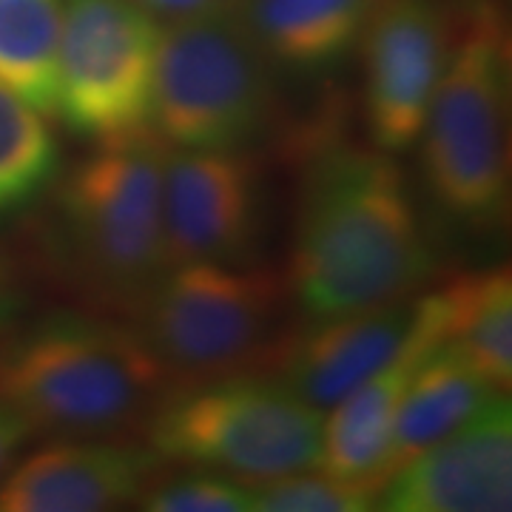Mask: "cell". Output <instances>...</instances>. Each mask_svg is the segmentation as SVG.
Here are the masks:
<instances>
[{
  "label": "cell",
  "instance_id": "cell-1",
  "mask_svg": "<svg viewBox=\"0 0 512 512\" xmlns=\"http://www.w3.org/2000/svg\"><path fill=\"white\" fill-rule=\"evenodd\" d=\"M291 148L299 185L285 285L305 322L416 296L436 254L402 165L339 137L336 114L299 128Z\"/></svg>",
  "mask_w": 512,
  "mask_h": 512
},
{
  "label": "cell",
  "instance_id": "cell-2",
  "mask_svg": "<svg viewBox=\"0 0 512 512\" xmlns=\"http://www.w3.org/2000/svg\"><path fill=\"white\" fill-rule=\"evenodd\" d=\"M165 140L151 131L103 140L46 191L37 256L60 288L126 316L168 271L163 234Z\"/></svg>",
  "mask_w": 512,
  "mask_h": 512
},
{
  "label": "cell",
  "instance_id": "cell-3",
  "mask_svg": "<svg viewBox=\"0 0 512 512\" xmlns=\"http://www.w3.org/2000/svg\"><path fill=\"white\" fill-rule=\"evenodd\" d=\"M171 382L126 319L57 311L0 345V399L35 433L114 439L143 430Z\"/></svg>",
  "mask_w": 512,
  "mask_h": 512
},
{
  "label": "cell",
  "instance_id": "cell-4",
  "mask_svg": "<svg viewBox=\"0 0 512 512\" xmlns=\"http://www.w3.org/2000/svg\"><path fill=\"white\" fill-rule=\"evenodd\" d=\"M421 128V183L447 231L484 237L510 214V35L470 0Z\"/></svg>",
  "mask_w": 512,
  "mask_h": 512
},
{
  "label": "cell",
  "instance_id": "cell-5",
  "mask_svg": "<svg viewBox=\"0 0 512 512\" xmlns=\"http://www.w3.org/2000/svg\"><path fill=\"white\" fill-rule=\"evenodd\" d=\"M276 120L274 60L242 0L165 23L151 92V123L165 146L254 148Z\"/></svg>",
  "mask_w": 512,
  "mask_h": 512
},
{
  "label": "cell",
  "instance_id": "cell-6",
  "mask_svg": "<svg viewBox=\"0 0 512 512\" xmlns=\"http://www.w3.org/2000/svg\"><path fill=\"white\" fill-rule=\"evenodd\" d=\"M143 433L165 464L262 484L319 467L325 419L274 373H234L171 387Z\"/></svg>",
  "mask_w": 512,
  "mask_h": 512
},
{
  "label": "cell",
  "instance_id": "cell-7",
  "mask_svg": "<svg viewBox=\"0 0 512 512\" xmlns=\"http://www.w3.org/2000/svg\"><path fill=\"white\" fill-rule=\"evenodd\" d=\"M288 285L265 265H171L123 316L171 387L268 373Z\"/></svg>",
  "mask_w": 512,
  "mask_h": 512
},
{
  "label": "cell",
  "instance_id": "cell-8",
  "mask_svg": "<svg viewBox=\"0 0 512 512\" xmlns=\"http://www.w3.org/2000/svg\"><path fill=\"white\" fill-rule=\"evenodd\" d=\"M160 32L137 0H63L52 114L97 143L148 128Z\"/></svg>",
  "mask_w": 512,
  "mask_h": 512
},
{
  "label": "cell",
  "instance_id": "cell-9",
  "mask_svg": "<svg viewBox=\"0 0 512 512\" xmlns=\"http://www.w3.org/2000/svg\"><path fill=\"white\" fill-rule=\"evenodd\" d=\"M271 183L251 148L165 154L163 234L171 265H254L268 237Z\"/></svg>",
  "mask_w": 512,
  "mask_h": 512
},
{
  "label": "cell",
  "instance_id": "cell-10",
  "mask_svg": "<svg viewBox=\"0 0 512 512\" xmlns=\"http://www.w3.org/2000/svg\"><path fill=\"white\" fill-rule=\"evenodd\" d=\"M453 0H373L362 26V97L370 143L402 154L421 128L461 32Z\"/></svg>",
  "mask_w": 512,
  "mask_h": 512
},
{
  "label": "cell",
  "instance_id": "cell-11",
  "mask_svg": "<svg viewBox=\"0 0 512 512\" xmlns=\"http://www.w3.org/2000/svg\"><path fill=\"white\" fill-rule=\"evenodd\" d=\"M390 512H507L512 507V410L495 393L467 424L410 458L382 484Z\"/></svg>",
  "mask_w": 512,
  "mask_h": 512
},
{
  "label": "cell",
  "instance_id": "cell-12",
  "mask_svg": "<svg viewBox=\"0 0 512 512\" xmlns=\"http://www.w3.org/2000/svg\"><path fill=\"white\" fill-rule=\"evenodd\" d=\"M151 447L97 439L55 441L0 476V512H103L137 501L163 473Z\"/></svg>",
  "mask_w": 512,
  "mask_h": 512
},
{
  "label": "cell",
  "instance_id": "cell-13",
  "mask_svg": "<svg viewBox=\"0 0 512 512\" xmlns=\"http://www.w3.org/2000/svg\"><path fill=\"white\" fill-rule=\"evenodd\" d=\"M416 299L305 322L276 342L268 373L316 410H328L382 370L413 333Z\"/></svg>",
  "mask_w": 512,
  "mask_h": 512
},
{
  "label": "cell",
  "instance_id": "cell-14",
  "mask_svg": "<svg viewBox=\"0 0 512 512\" xmlns=\"http://www.w3.org/2000/svg\"><path fill=\"white\" fill-rule=\"evenodd\" d=\"M439 342L436 296L416 299V322L404 348L367 382L336 404L333 419L325 421L319 464L328 476L382 490L384 453L393 433V419L419 359Z\"/></svg>",
  "mask_w": 512,
  "mask_h": 512
},
{
  "label": "cell",
  "instance_id": "cell-15",
  "mask_svg": "<svg viewBox=\"0 0 512 512\" xmlns=\"http://www.w3.org/2000/svg\"><path fill=\"white\" fill-rule=\"evenodd\" d=\"M495 393L501 390H495L464 356L436 342L419 359L399 402L384 453L382 484L410 458L456 433Z\"/></svg>",
  "mask_w": 512,
  "mask_h": 512
},
{
  "label": "cell",
  "instance_id": "cell-16",
  "mask_svg": "<svg viewBox=\"0 0 512 512\" xmlns=\"http://www.w3.org/2000/svg\"><path fill=\"white\" fill-rule=\"evenodd\" d=\"M433 296L441 345L456 350L495 390L507 393L512 384L510 268L461 274Z\"/></svg>",
  "mask_w": 512,
  "mask_h": 512
},
{
  "label": "cell",
  "instance_id": "cell-17",
  "mask_svg": "<svg viewBox=\"0 0 512 512\" xmlns=\"http://www.w3.org/2000/svg\"><path fill=\"white\" fill-rule=\"evenodd\" d=\"M373 0H251L245 18L274 66L322 72L359 43Z\"/></svg>",
  "mask_w": 512,
  "mask_h": 512
},
{
  "label": "cell",
  "instance_id": "cell-18",
  "mask_svg": "<svg viewBox=\"0 0 512 512\" xmlns=\"http://www.w3.org/2000/svg\"><path fill=\"white\" fill-rule=\"evenodd\" d=\"M40 114L0 80V220L43 200L63 168L55 131Z\"/></svg>",
  "mask_w": 512,
  "mask_h": 512
},
{
  "label": "cell",
  "instance_id": "cell-19",
  "mask_svg": "<svg viewBox=\"0 0 512 512\" xmlns=\"http://www.w3.org/2000/svg\"><path fill=\"white\" fill-rule=\"evenodd\" d=\"M63 0H0V80L52 114Z\"/></svg>",
  "mask_w": 512,
  "mask_h": 512
},
{
  "label": "cell",
  "instance_id": "cell-20",
  "mask_svg": "<svg viewBox=\"0 0 512 512\" xmlns=\"http://www.w3.org/2000/svg\"><path fill=\"white\" fill-rule=\"evenodd\" d=\"M251 498L259 512H362L376 507V493L365 484L313 470L262 481Z\"/></svg>",
  "mask_w": 512,
  "mask_h": 512
},
{
  "label": "cell",
  "instance_id": "cell-21",
  "mask_svg": "<svg viewBox=\"0 0 512 512\" xmlns=\"http://www.w3.org/2000/svg\"><path fill=\"white\" fill-rule=\"evenodd\" d=\"M148 512H251V487L237 478L191 467L185 473H168L154 478L146 493L137 498Z\"/></svg>",
  "mask_w": 512,
  "mask_h": 512
},
{
  "label": "cell",
  "instance_id": "cell-22",
  "mask_svg": "<svg viewBox=\"0 0 512 512\" xmlns=\"http://www.w3.org/2000/svg\"><path fill=\"white\" fill-rule=\"evenodd\" d=\"M32 433H35L32 424L23 419L12 404L0 399V476L18 458L20 447L32 439Z\"/></svg>",
  "mask_w": 512,
  "mask_h": 512
},
{
  "label": "cell",
  "instance_id": "cell-23",
  "mask_svg": "<svg viewBox=\"0 0 512 512\" xmlns=\"http://www.w3.org/2000/svg\"><path fill=\"white\" fill-rule=\"evenodd\" d=\"M23 311H26V291L20 285V276L0 256V336L18 328Z\"/></svg>",
  "mask_w": 512,
  "mask_h": 512
},
{
  "label": "cell",
  "instance_id": "cell-24",
  "mask_svg": "<svg viewBox=\"0 0 512 512\" xmlns=\"http://www.w3.org/2000/svg\"><path fill=\"white\" fill-rule=\"evenodd\" d=\"M143 3L146 9H151L157 18H185V15H197V12H208V9H217L225 6L231 0H137Z\"/></svg>",
  "mask_w": 512,
  "mask_h": 512
}]
</instances>
